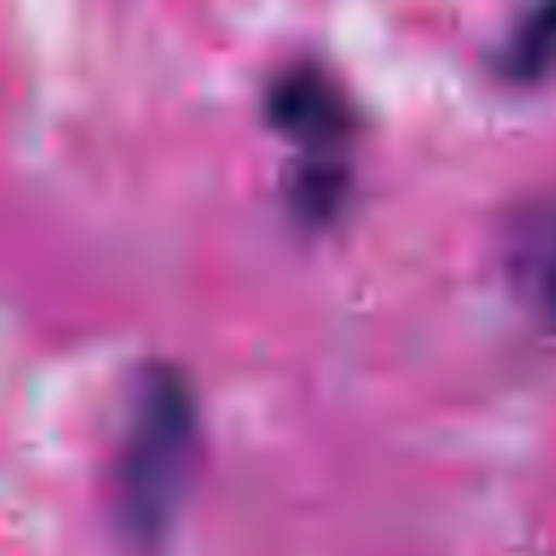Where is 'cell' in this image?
I'll return each instance as SVG.
<instances>
[{"mask_svg": "<svg viewBox=\"0 0 556 556\" xmlns=\"http://www.w3.org/2000/svg\"><path fill=\"white\" fill-rule=\"evenodd\" d=\"M200 469V400L169 361L135 374L109 456V521L122 543L152 556L169 543Z\"/></svg>", "mask_w": 556, "mask_h": 556, "instance_id": "6da1fadb", "label": "cell"}, {"mask_svg": "<svg viewBox=\"0 0 556 556\" xmlns=\"http://www.w3.org/2000/svg\"><path fill=\"white\" fill-rule=\"evenodd\" d=\"M265 122L300 148V156H339V148L356 135V104L343 83L317 61L282 65L265 96Z\"/></svg>", "mask_w": 556, "mask_h": 556, "instance_id": "7a4b0ae2", "label": "cell"}, {"mask_svg": "<svg viewBox=\"0 0 556 556\" xmlns=\"http://www.w3.org/2000/svg\"><path fill=\"white\" fill-rule=\"evenodd\" d=\"M495 261L517 304L556 334V191L508 208L495 235Z\"/></svg>", "mask_w": 556, "mask_h": 556, "instance_id": "3957f363", "label": "cell"}, {"mask_svg": "<svg viewBox=\"0 0 556 556\" xmlns=\"http://www.w3.org/2000/svg\"><path fill=\"white\" fill-rule=\"evenodd\" d=\"M491 74L508 87H539L556 74V0H521L491 48Z\"/></svg>", "mask_w": 556, "mask_h": 556, "instance_id": "277c9868", "label": "cell"}, {"mask_svg": "<svg viewBox=\"0 0 556 556\" xmlns=\"http://www.w3.org/2000/svg\"><path fill=\"white\" fill-rule=\"evenodd\" d=\"M348 187H352V169L343 156H300L287 169L282 204H287L291 222H300L304 230H321L339 217Z\"/></svg>", "mask_w": 556, "mask_h": 556, "instance_id": "5b68a950", "label": "cell"}]
</instances>
